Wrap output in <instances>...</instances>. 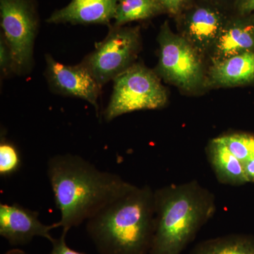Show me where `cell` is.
<instances>
[{
	"label": "cell",
	"instance_id": "6da1fadb",
	"mask_svg": "<svg viewBox=\"0 0 254 254\" xmlns=\"http://www.w3.org/2000/svg\"><path fill=\"white\" fill-rule=\"evenodd\" d=\"M47 175L61 215L57 227H63L66 233L133 186L116 174L100 171L76 155L50 158Z\"/></svg>",
	"mask_w": 254,
	"mask_h": 254
},
{
	"label": "cell",
	"instance_id": "7a4b0ae2",
	"mask_svg": "<svg viewBox=\"0 0 254 254\" xmlns=\"http://www.w3.org/2000/svg\"><path fill=\"white\" fill-rule=\"evenodd\" d=\"M155 190L133 185L87 220L100 254H149L155 230Z\"/></svg>",
	"mask_w": 254,
	"mask_h": 254
},
{
	"label": "cell",
	"instance_id": "3957f363",
	"mask_svg": "<svg viewBox=\"0 0 254 254\" xmlns=\"http://www.w3.org/2000/svg\"><path fill=\"white\" fill-rule=\"evenodd\" d=\"M155 230L149 254H181L216 211L213 192L198 182L155 190Z\"/></svg>",
	"mask_w": 254,
	"mask_h": 254
},
{
	"label": "cell",
	"instance_id": "277c9868",
	"mask_svg": "<svg viewBox=\"0 0 254 254\" xmlns=\"http://www.w3.org/2000/svg\"><path fill=\"white\" fill-rule=\"evenodd\" d=\"M113 81L105 121L138 110L161 109L168 103V93L158 75L141 64H133Z\"/></svg>",
	"mask_w": 254,
	"mask_h": 254
},
{
	"label": "cell",
	"instance_id": "5b68a950",
	"mask_svg": "<svg viewBox=\"0 0 254 254\" xmlns=\"http://www.w3.org/2000/svg\"><path fill=\"white\" fill-rule=\"evenodd\" d=\"M158 41L157 74L185 91L199 88L205 78L203 55L181 35L173 33L168 21L160 27Z\"/></svg>",
	"mask_w": 254,
	"mask_h": 254
},
{
	"label": "cell",
	"instance_id": "8992f818",
	"mask_svg": "<svg viewBox=\"0 0 254 254\" xmlns=\"http://www.w3.org/2000/svg\"><path fill=\"white\" fill-rule=\"evenodd\" d=\"M140 46L139 28L111 26L105 39L97 43L81 64L102 87L134 64Z\"/></svg>",
	"mask_w": 254,
	"mask_h": 254
},
{
	"label": "cell",
	"instance_id": "52a82bcc",
	"mask_svg": "<svg viewBox=\"0 0 254 254\" xmlns=\"http://www.w3.org/2000/svg\"><path fill=\"white\" fill-rule=\"evenodd\" d=\"M1 36L9 46L14 73L31 71L39 17L33 0H0Z\"/></svg>",
	"mask_w": 254,
	"mask_h": 254
},
{
	"label": "cell",
	"instance_id": "ba28073f",
	"mask_svg": "<svg viewBox=\"0 0 254 254\" xmlns=\"http://www.w3.org/2000/svg\"><path fill=\"white\" fill-rule=\"evenodd\" d=\"M176 17L180 34L203 55L210 53L230 16L224 8L194 0Z\"/></svg>",
	"mask_w": 254,
	"mask_h": 254
},
{
	"label": "cell",
	"instance_id": "9c48e42d",
	"mask_svg": "<svg viewBox=\"0 0 254 254\" xmlns=\"http://www.w3.org/2000/svg\"><path fill=\"white\" fill-rule=\"evenodd\" d=\"M46 74L49 86L55 93L86 100L98 113V98L102 87L82 64L68 66L46 55Z\"/></svg>",
	"mask_w": 254,
	"mask_h": 254
},
{
	"label": "cell",
	"instance_id": "30bf717a",
	"mask_svg": "<svg viewBox=\"0 0 254 254\" xmlns=\"http://www.w3.org/2000/svg\"><path fill=\"white\" fill-rule=\"evenodd\" d=\"M38 212L24 208L18 203L0 204V235L12 246L27 245L35 237H44L50 242V235L56 223L45 225L38 218Z\"/></svg>",
	"mask_w": 254,
	"mask_h": 254
},
{
	"label": "cell",
	"instance_id": "8fae6325",
	"mask_svg": "<svg viewBox=\"0 0 254 254\" xmlns=\"http://www.w3.org/2000/svg\"><path fill=\"white\" fill-rule=\"evenodd\" d=\"M249 52H254V27L250 15L230 16L209 53L211 63Z\"/></svg>",
	"mask_w": 254,
	"mask_h": 254
},
{
	"label": "cell",
	"instance_id": "7c38bea8",
	"mask_svg": "<svg viewBox=\"0 0 254 254\" xmlns=\"http://www.w3.org/2000/svg\"><path fill=\"white\" fill-rule=\"evenodd\" d=\"M119 0H71L46 20L49 23L110 26L115 18Z\"/></svg>",
	"mask_w": 254,
	"mask_h": 254
},
{
	"label": "cell",
	"instance_id": "4fadbf2b",
	"mask_svg": "<svg viewBox=\"0 0 254 254\" xmlns=\"http://www.w3.org/2000/svg\"><path fill=\"white\" fill-rule=\"evenodd\" d=\"M208 83L216 87L246 86L254 83V52L242 53L209 68Z\"/></svg>",
	"mask_w": 254,
	"mask_h": 254
},
{
	"label": "cell",
	"instance_id": "5bb4252c",
	"mask_svg": "<svg viewBox=\"0 0 254 254\" xmlns=\"http://www.w3.org/2000/svg\"><path fill=\"white\" fill-rule=\"evenodd\" d=\"M206 154L219 182L231 186L248 183L243 163L230 153L218 137L209 142Z\"/></svg>",
	"mask_w": 254,
	"mask_h": 254
},
{
	"label": "cell",
	"instance_id": "9a60e30c",
	"mask_svg": "<svg viewBox=\"0 0 254 254\" xmlns=\"http://www.w3.org/2000/svg\"><path fill=\"white\" fill-rule=\"evenodd\" d=\"M190 254H254V240L240 235L218 237L200 242Z\"/></svg>",
	"mask_w": 254,
	"mask_h": 254
},
{
	"label": "cell",
	"instance_id": "2e32d148",
	"mask_svg": "<svg viewBox=\"0 0 254 254\" xmlns=\"http://www.w3.org/2000/svg\"><path fill=\"white\" fill-rule=\"evenodd\" d=\"M165 12L157 0H119L114 26H123L132 21L149 19Z\"/></svg>",
	"mask_w": 254,
	"mask_h": 254
},
{
	"label": "cell",
	"instance_id": "e0dca14e",
	"mask_svg": "<svg viewBox=\"0 0 254 254\" xmlns=\"http://www.w3.org/2000/svg\"><path fill=\"white\" fill-rule=\"evenodd\" d=\"M218 138L242 163L254 158V135L239 132L222 135Z\"/></svg>",
	"mask_w": 254,
	"mask_h": 254
},
{
	"label": "cell",
	"instance_id": "ac0fdd59",
	"mask_svg": "<svg viewBox=\"0 0 254 254\" xmlns=\"http://www.w3.org/2000/svg\"><path fill=\"white\" fill-rule=\"evenodd\" d=\"M21 153L17 147L1 136L0 142V176L9 177L21 166Z\"/></svg>",
	"mask_w": 254,
	"mask_h": 254
},
{
	"label": "cell",
	"instance_id": "d6986e66",
	"mask_svg": "<svg viewBox=\"0 0 254 254\" xmlns=\"http://www.w3.org/2000/svg\"><path fill=\"white\" fill-rule=\"evenodd\" d=\"M0 67L1 74L4 76L14 73L12 53L1 35L0 38Z\"/></svg>",
	"mask_w": 254,
	"mask_h": 254
},
{
	"label": "cell",
	"instance_id": "ffe728a7",
	"mask_svg": "<svg viewBox=\"0 0 254 254\" xmlns=\"http://www.w3.org/2000/svg\"><path fill=\"white\" fill-rule=\"evenodd\" d=\"M165 12L177 16L194 0H157Z\"/></svg>",
	"mask_w": 254,
	"mask_h": 254
},
{
	"label": "cell",
	"instance_id": "44dd1931",
	"mask_svg": "<svg viewBox=\"0 0 254 254\" xmlns=\"http://www.w3.org/2000/svg\"><path fill=\"white\" fill-rule=\"evenodd\" d=\"M66 234L67 233L63 232L59 239H55L52 242L53 250L50 254H86L73 250L68 247L66 242Z\"/></svg>",
	"mask_w": 254,
	"mask_h": 254
},
{
	"label": "cell",
	"instance_id": "7402d4cb",
	"mask_svg": "<svg viewBox=\"0 0 254 254\" xmlns=\"http://www.w3.org/2000/svg\"><path fill=\"white\" fill-rule=\"evenodd\" d=\"M237 14L249 16L254 13V0H235L233 4Z\"/></svg>",
	"mask_w": 254,
	"mask_h": 254
},
{
	"label": "cell",
	"instance_id": "603a6c76",
	"mask_svg": "<svg viewBox=\"0 0 254 254\" xmlns=\"http://www.w3.org/2000/svg\"><path fill=\"white\" fill-rule=\"evenodd\" d=\"M249 182H254V158L243 164Z\"/></svg>",
	"mask_w": 254,
	"mask_h": 254
},
{
	"label": "cell",
	"instance_id": "cb8c5ba5",
	"mask_svg": "<svg viewBox=\"0 0 254 254\" xmlns=\"http://www.w3.org/2000/svg\"><path fill=\"white\" fill-rule=\"evenodd\" d=\"M203 1H208L211 4L217 5V6L225 9L229 5H233L235 0H203Z\"/></svg>",
	"mask_w": 254,
	"mask_h": 254
},
{
	"label": "cell",
	"instance_id": "d4e9b609",
	"mask_svg": "<svg viewBox=\"0 0 254 254\" xmlns=\"http://www.w3.org/2000/svg\"><path fill=\"white\" fill-rule=\"evenodd\" d=\"M4 254H27L26 252H23V251L20 250H12L8 251Z\"/></svg>",
	"mask_w": 254,
	"mask_h": 254
},
{
	"label": "cell",
	"instance_id": "484cf974",
	"mask_svg": "<svg viewBox=\"0 0 254 254\" xmlns=\"http://www.w3.org/2000/svg\"><path fill=\"white\" fill-rule=\"evenodd\" d=\"M250 16L251 20H252V23H253L254 27V14L250 15Z\"/></svg>",
	"mask_w": 254,
	"mask_h": 254
}]
</instances>
